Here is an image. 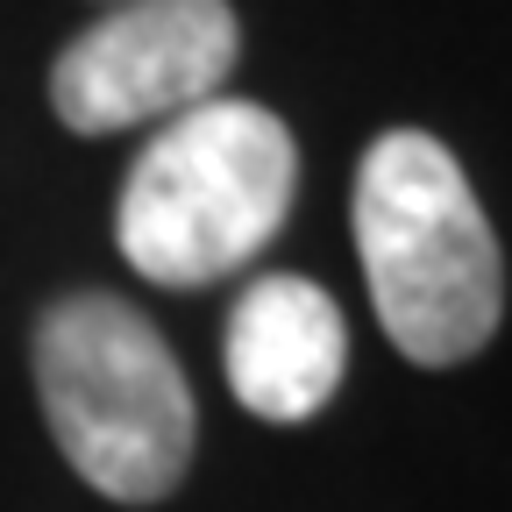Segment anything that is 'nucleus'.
I'll list each match as a JSON object with an SVG mask.
<instances>
[{
    "mask_svg": "<svg viewBox=\"0 0 512 512\" xmlns=\"http://www.w3.org/2000/svg\"><path fill=\"white\" fill-rule=\"evenodd\" d=\"M299 185L292 128L256 100H200L128 164L114 242L150 285L192 292L242 271L285 228Z\"/></svg>",
    "mask_w": 512,
    "mask_h": 512,
    "instance_id": "obj_3",
    "label": "nucleus"
},
{
    "mask_svg": "<svg viewBox=\"0 0 512 512\" xmlns=\"http://www.w3.org/2000/svg\"><path fill=\"white\" fill-rule=\"evenodd\" d=\"M36 399L57 456L114 505H157L185 484L200 406L171 342L114 292H72L36 320Z\"/></svg>",
    "mask_w": 512,
    "mask_h": 512,
    "instance_id": "obj_2",
    "label": "nucleus"
},
{
    "mask_svg": "<svg viewBox=\"0 0 512 512\" xmlns=\"http://www.w3.org/2000/svg\"><path fill=\"white\" fill-rule=\"evenodd\" d=\"M242 57L228 0H121L50 64V114L72 136H114L221 100Z\"/></svg>",
    "mask_w": 512,
    "mask_h": 512,
    "instance_id": "obj_4",
    "label": "nucleus"
},
{
    "mask_svg": "<svg viewBox=\"0 0 512 512\" xmlns=\"http://www.w3.org/2000/svg\"><path fill=\"white\" fill-rule=\"evenodd\" d=\"M356 256L392 349L420 370L470 363L505 313L498 235L463 164L427 128H392L356 164Z\"/></svg>",
    "mask_w": 512,
    "mask_h": 512,
    "instance_id": "obj_1",
    "label": "nucleus"
},
{
    "mask_svg": "<svg viewBox=\"0 0 512 512\" xmlns=\"http://www.w3.org/2000/svg\"><path fill=\"white\" fill-rule=\"evenodd\" d=\"M349 328L313 278L271 271L228 313V392L271 427H299L342 392Z\"/></svg>",
    "mask_w": 512,
    "mask_h": 512,
    "instance_id": "obj_5",
    "label": "nucleus"
},
{
    "mask_svg": "<svg viewBox=\"0 0 512 512\" xmlns=\"http://www.w3.org/2000/svg\"><path fill=\"white\" fill-rule=\"evenodd\" d=\"M100 8H121V0H100Z\"/></svg>",
    "mask_w": 512,
    "mask_h": 512,
    "instance_id": "obj_6",
    "label": "nucleus"
}]
</instances>
